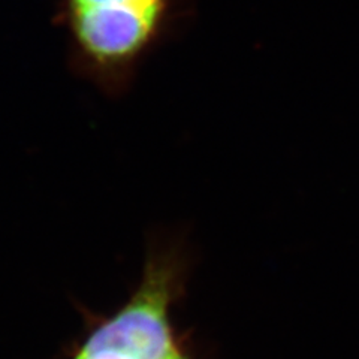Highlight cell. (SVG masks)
Wrapping results in <instances>:
<instances>
[{
    "mask_svg": "<svg viewBox=\"0 0 359 359\" xmlns=\"http://www.w3.org/2000/svg\"><path fill=\"white\" fill-rule=\"evenodd\" d=\"M165 359H186L182 353H180L177 349L170 355V356H168V358H165Z\"/></svg>",
    "mask_w": 359,
    "mask_h": 359,
    "instance_id": "3957f363",
    "label": "cell"
},
{
    "mask_svg": "<svg viewBox=\"0 0 359 359\" xmlns=\"http://www.w3.org/2000/svg\"><path fill=\"white\" fill-rule=\"evenodd\" d=\"M190 13V0H60L76 59L105 81L128 76Z\"/></svg>",
    "mask_w": 359,
    "mask_h": 359,
    "instance_id": "6da1fadb",
    "label": "cell"
},
{
    "mask_svg": "<svg viewBox=\"0 0 359 359\" xmlns=\"http://www.w3.org/2000/svg\"><path fill=\"white\" fill-rule=\"evenodd\" d=\"M75 359H138L128 352H123L114 347H87L83 346V349L78 353Z\"/></svg>",
    "mask_w": 359,
    "mask_h": 359,
    "instance_id": "7a4b0ae2",
    "label": "cell"
}]
</instances>
